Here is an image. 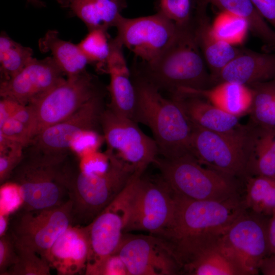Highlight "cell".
<instances>
[{"mask_svg": "<svg viewBox=\"0 0 275 275\" xmlns=\"http://www.w3.org/2000/svg\"><path fill=\"white\" fill-rule=\"evenodd\" d=\"M173 194L171 221L152 235L167 246L182 269L197 252L219 240L245 208L239 196L223 201H199Z\"/></svg>", "mask_w": 275, "mask_h": 275, "instance_id": "obj_1", "label": "cell"}, {"mask_svg": "<svg viewBox=\"0 0 275 275\" xmlns=\"http://www.w3.org/2000/svg\"><path fill=\"white\" fill-rule=\"evenodd\" d=\"M69 154L45 153L30 146L24 148L22 159L7 180L19 187L23 201L20 209H47L70 200L71 182L77 169Z\"/></svg>", "mask_w": 275, "mask_h": 275, "instance_id": "obj_2", "label": "cell"}, {"mask_svg": "<svg viewBox=\"0 0 275 275\" xmlns=\"http://www.w3.org/2000/svg\"><path fill=\"white\" fill-rule=\"evenodd\" d=\"M136 93L133 120L147 126L161 157L173 159L190 154L193 123L173 98L164 97L154 86L134 73Z\"/></svg>", "mask_w": 275, "mask_h": 275, "instance_id": "obj_3", "label": "cell"}, {"mask_svg": "<svg viewBox=\"0 0 275 275\" xmlns=\"http://www.w3.org/2000/svg\"><path fill=\"white\" fill-rule=\"evenodd\" d=\"M134 73L161 90L174 94L182 88L206 89L213 86L210 72L196 40L193 23L179 27L167 49L155 61L142 62Z\"/></svg>", "mask_w": 275, "mask_h": 275, "instance_id": "obj_4", "label": "cell"}, {"mask_svg": "<svg viewBox=\"0 0 275 275\" xmlns=\"http://www.w3.org/2000/svg\"><path fill=\"white\" fill-rule=\"evenodd\" d=\"M107 170L91 173L77 169L71 182L73 225L90 224L116 198L136 173L112 151Z\"/></svg>", "mask_w": 275, "mask_h": 275, "instance_id": "obj_5", "label": "cell"}, {"mask_svg": "<svg viewBox=\"0 0 275 275\" xmlns=\"http://www.w3.org/2000/svg\"><path fill=\"white\" fill-rule=\"evenodd\" d=\"M153 163L175 194L199 201H223L238 196L235 179L200 164L190 154L173 159L157 156Z\"/></svg>", "mask_w": 275, "mask_h": 275, "instance_id": "obj_6", "label": "cell"}, {"mask_svg": "<svg viewBox=\"0 0 275 275\" xmlns=\"http://www.w3.org/2000/svg\"><path fill=\"white\" fill-rule=\"evenodd\" d=\"M189 153L200 164L236 179L247 176L248 127L231 132L208 130L193 124Z\"/></svg>", "mask_w": 275, "mask_h": 275, "instance_id": "obj_7", "label": "cell"}, {"mask_svg": "<svg viewBox=\"0 0 275 275\" xmlns=\"http://www.w3.org/2000/svg\"><path fill=\"white\" fill-rule=\"evenodd\" d=\"M135 185V180H131L108 206L85 226L89 243L85 274L93 275L102 262L117 252L129 220Z\"/></svg>", "mask_w": 275, "mask_h": 275, "instance_id": "obj_8", "label": "cell"}, {"mask_svg": "<svg viewBox=\"0 0 275 275\" xmlns=\"http://www.w3.org/2000/svg\"><path fill=\"white\" fill-rule=\"evenodd\" d=\"M13 214L7 232L15 242L44 258L57 239L72 225L70 200L47 209H20Z\"/></svg>", "mask_w": 275, "mask_h": 275, "instance_id": "obj_9", "label": "cell"}, {"mask_svg": "<svg viewBox=\"0 0 275 275\" xmlns=\"http://www.w3.org/2000/svg\"><path fill=\"white\" fill-rule=\"evenodd\" d=\"M100 91L93 76L86 70L67 77L28 105L35 118L36 136L71 116Z\"/></svg>", "mask_w": 275, "mask_h": 275, "instance_id": "obj_10", "label": "cell"}, {"mask_svg": "<svg viewBox=\"0 0 275 275\" xmlns=\"http://www.w3.org/2000/svg\"><path fill=\"white\" fill-rule=\"evenodd\" d=\"M115 27L117 30L116 39L145 63L157 59L179 30L174 22L158 11L154 15L132 18L121 15Z\"/></svg>", "mask_w": 275, "mask_h": 275, "instance_id": "obj_11", "label": "cell"}, {"mask_svg": "<svg viewBox=\"0 0 275 275\" xmlns=\"http://www.w3.org/2000/svg\"><path fill=\"white\" fill-rule=\"evenodd\" d=\"M100 126L108 150L136 172L143 174L157 157L159 151L155 140L145 134L132 119L120 116L108 107L102 114Z\"/></svg>", "mask_w": 275, "mask_h": 275, "instance_id": "obj_12", "label": "cell"}, {"mask_svg": "<svg viewBox=\"0 0 275 275\" xmlns=\"http://www.w3.org/2000/svg\"><path fill=\"white\" fill-rule=\"evenodd\" d=\"M268 217L245 211L221 239L225 248L235 259L245 275L258 274L263 259L269 255Z\"/></svg>", "mask_w": 275, "mask_h": 275, "instance_id": "obj_13", "label": "cell"}, {"mask_svg": "<svg viewBox=\"0 0 275 275\" xmlns=\"http://www.w3.org/2000/svg\"><path fill=\"white\" fill-rule=\"evenodd\" d=\"M174 207V194L161 178L154 180L141 175L136 182L125 232H160L171 221Z\"/></svg>", "mask_w": 275, "mask_h": 275, "instance_id": "obj_14", "label": "cell"}, {"mask_svg": "<svg viewBox=\"0 0 275 275\" xmlns=\"http://www.w3.org/2000/svg\"><path fill=\"white\" fill-rule=\"evenodd\" d=\"M103 97L100 91L70 117L41 131L29 146L48 153H69L82 135L100 125Z\"/></svg>", "mask_w": 275, "mask_h": 275, "instance_id": "obj_15", "label": "cell"}, {"mask_svg": "<svg viewBox=\"0 0 275 275\" xmlns=\"http://www.w3.org/2000/svg\"><path fill=\"white\" fill-rule=\"evenodd\" d=\"M116 253L130 275H173L181 269L167 246L152 235L124 233Z\"/></svg>", "mask_w": 275, "mask_h": 275, "instance_id": "obj_16", "label": "cell"}, {"mask_svg": "<svg viewBox=\"0 0 275 275\" xmlns=\"http://www.w3.org/2000/svg\"><path fill=\"white\" fill-rule=\"evenodd\" d=\"M64 75L52 57L33 58L19 73L1 82V97L28 105L64 80Z\"/></svg>", "mask_w": 275, "mask_h": 275, "instance_id": "obj_17", "label": "cell"}, {"mask_svg": "<svg viewBox=\"0 0 275 275\" xmlns=\"http://www.w3.org/2000/svg\"><path fill=\"white\" fill-rule=\"evenodd\" d=\"M89 253L85 227L71 225L57 239L45 258L58 274L73 275L85 270Z\"/></svg>", "mask_w": 275, "mask_h": 275, "instance_id": "obj_18", "label": "cell"}, {"mask_svg": "<svg viewBox=\"0 0 275 275\" xmlns=\"http://www.w3.org/2000/svg\"><path fill=\"white\" fill-rule=\"evenodd\" d=\"M275 79V53L243 50L215 78L214 86L224 81L251 86Z\"/></svg>", "mask_w": 275, "mask_h": 275, "instance_id": "obj_19", "label": "cell"}, {"mask_svg": "<svg viewBox=\"0 0 275 275\" xmlns=\"http://www.w3.org/2000/svg\"><path fill=\"white\" fill-rule=\"evenodd\" d=\"M194 36L213 81L219 72L243 48L230 44L213 33L206 7H195L193 21Z\"/></svg>", "mask_w": 275, "mask_h": 275, "instance_id": "obj_20", "label": "cell"}, {"mask_svg": "<svg viewBox=\"0 0 275 275\" xmlns=\"http://www.w3.org/2000/svg\"><path fill=\"white\" fill-rule=\"evenodd\" d=\"M107 73L110 75L108 107L115 113L133 120L136 93L122 46L113 47L107 62Z\"/></svg>", "mask_w": 275, "mask_h": 275, "instance_id": "obj_21", "label": "cell"}, {"mask_svg": "<svg viewBox=\"0 0 275 275\" xmlns=\"http://www.w3.org/2000/svg\"><path fill=\"white\" fill-rule=\"evenodd\" d=\"M179 103L190 121L202 128L218 132H231L243 127L239 118L229 114L199 96L175 94L172 97Z\"/></svg>", "mask_w": 275, "mask_h": 275, "instance_id": "obj_22", "label": "cell"}, {"mask_svg": "<svg viewBox=\"0 0 275 275\" xmlns=\"http://www.w3.org/2000/svg\"><path fill=\"white\" fill-rule=\"evenodd\" d=\"M191 95L203 98L232 115L239 117L251 112L254 90L249 86L224 81L206 89L182 88L174 94Z\"/></svg>", "mask_w": 275, "mask_h": 275, "instance_id": "obj_23", "label": "cell"}, {"mask_svg": "<svg viewBox=\"0 0 275 275\" xmlns=\"http://www.w3.org/2000/svg\"><path fill=\"white\" fill-rule=\"evenodd\" d=\"M71 16L80 19L88 31L96 28L108 30L115 27L126 0H56Z\"/></svg>", "mask_w": 275, "mask_h": 275, "instance_id": "obj_24", "label": "cell"}, {"mask_svg": "<svg viewBox=\"0 0 275 275\" xmlns=\"http://www.w3.org/2000/svg\"><path fill=\"white\" fill-rule=\"evenodd\" d=\"M248 127L246 176L275 177V126Z\"/></svg>", "mask_w": 275, "mask_h": 275, "instance_id": "obj_25", "label": "cell"}, {"mask_svg": "<svg viewBox=\"0 0 275 275\" xmlns=\"http://www.w3.org/2000/svg\"><path fill=\"white\" fill-rule=\"evenodd\" d=\"M221 239L197 252L182 269L193 275H245Z\"/></svg>", "mask_w": 275, "mask_h": 275, "instance_id": "obj_26", "label": "cell"}, {"mask_svg": "<svg viewBox=\"0 0 275 275\" xmlns=\"http://www.w3.org/2000/svg\"><path fill=\"white\" fill-rule=\"evenodd\" d=\"M39 47L43 52H51V57L67 77L84 72L89 64L78 44L62 39L57 30L48 31L40 39Z\"/></svg>", "mask_w": 275, "mask_h": 275, "instance_id": "obj_27", "label": "cell"}, {"mask_svg": "<svg viewBox=\"0 0 275 275\" xmlns=\"http://www.w3.org/2000/svg\"><path fill=\"white\" fill-rule=\"evenodd\" d=\"M196 6L211 4L245 19L250 31L269 47L275 48V31L257 11L251 0H194Z\"/></svg>", "mask_w": 275, "mask_h": 275, "instance_id": "obj_28", "label": "cell"}, {"mask_svg": "<svg viewBox=\"0 0 275 275\" xmlns=\"http://www.w3.org/2000/svg\"><path fill=\"white\" fill-rule=\"evenodd\" d=\"M242 200L245 208L257 214L270 217L275 213V177L248 176Z\"/></svg>", "mask_w": 275, "mask_h": 275, "instance_id": "obj_29", "label": "cell"}, {"mask_svg": "<svg viewBox=\"0 0 275 275\" xmlns=\"http://www.w3.org/2000/svg\"><path fill=\"white\" fill-rule=\"evenodd\" d=\"M33 51L14 41L5 32L0 35L1 82L8 80L22 70L31 61Z\"/></svg>", "mask_w": 275, "mask_h": 275, "instance_id": "obj_30", "label": "cell"}, {"mask_svg": "<svg viewBox=\"0 0 275 275\" xmlns=\"http://www.w3.org/2000/svg\"><path fill=\"white\" fill-rule=\"evenodd\" d=\"M107 29L96 28L88 33L77 44L89 64L95 66L99 73L107 72L108 60L112 48V39Z\"/></svg>", "mask_w": 275, "mask_h": 275, "instance_id": "obj_31", "label": "cell"}, {"mask_svg": "<svg viewBox=\"0 0 275 275\" xmlns=\"http://www.w3.org/2000/svg\"><path fill=\"white\" fill-rule=\"evenodd\" d=\"M254 90L251 109L255 124L265 127L275 126V91L273 79L250 86Z\"/></svg>", "mask_w": 275, "mask_h": 275, "instance_id": "obj_32", "label": "cell"}, {"mask_svg": "<svg viewBox=\"0 0 275 275\" xmlns=\"http://www.w3.org/2000/svg\"><path fill=\"white\" fill-rule=\"evenodd\" d=\"M211 26L217 38L234 46L243 43L250 31L245 19L225 11H220L211 23Z\"/></svg>", "mask_w": 275, "mask_h": 275, "instance_id": "obj_33", "label": "cell"}, {"mask_svg": "<svg viewBox=\"0 0 275 275\" xmlns=\"http://www.w3.org/2000/svg\"><path fill=\"white\" fill-rule=\"evenodd\" d=\"M17 258L7 275H50L47 261L34 251L15 243Z\"/></svg>", "mask_w": 275, "mask_h": 275, "instance_id": "obj_34", "label": "cell"}, {"mask_svg": "<svg viewBox=\"0 0 275 275\" xmlns=\"http://www.w3.org/2000/svg\"><path fill=\"white\" fill-rule=\"evenodd\" d=\"M193 7L191 0H159L158 12L177 26L183 28L193 23Z\"/></svg>", "mask_w": 275, "mask_h": 275, "instance_id": "obj_35", "label": "cell"}, {"mask_svg": "<svg viewBox=\"0 0 275 275\" xmlns=\"http://www.w3.org/2000/svg\"><path fill=\"white\" fill-rule=\"evenodd\" d=\"M0 133L24 148L31 143L34 138L31 129L14 118L9 119L0 126Z\"/></svg>", "mask_w": 275, "mask_h": 275, "instance_id": "obj_36", "label": "cell"}, {"mask_svg": "<svg viewBox=\"0 0 275 275\" xmlns=\"http://www.w3.org/2000/svg\"><path fill=\"white\" fill-rule=\"evenodd\" d=\"M22 199L18 186L7 181L0 188V215L9 216L22 207Z\"/></svg>", "mask_w": 275, "mask_h": 275, "instance_id": "obj_37", "label": "cell"}, {"mask_svg": "<svg viewBox=\"0 0 275 275\" xmlns=\"http://www.w3.org/2000/svg\"><path fill=\"white\" fill-rule=\"evenodd\" d=\"M24 148L14 147L0 151V183L3 184L9 179L12 172L23 157Z\"/></svg>", "mask_w": 275, "mask_h": 275, "instance_id": "obj_38", "label": "cell"}, {"mask_svg": "<svg viewBox=\"0 0 275 275\" xmlns=\"http://www.w3.org/2000/svg\"><path fill=\"white\" fill-rule=\"evenodd\" d=\"M79 169L91 173H101L105 172L110 163L108 152L105 153L97 150L88 153L80 157Z\"/></svg>", "mask_w": 275, "mask_h": 275, "instance_id": "obj_39", "label": "cell"}, {"mask_svg": "<svg viewBox=\"0 0 275 275\" xmlns=\"http://www.w3.org/2000/svg\"><path fill=\"white\" fill-rule=\"evenodd\" d=\"M17 258L14 240L7 232L0 236V274L7 275L9 269L14 264Z\"/></svg>", "mask_w": 275, "mask_h": 275, "instance_id": "obj_40", "label": "cell"}, {"mask_svg": "<svg viewBox=\"0 0 275 275\" xmlns=\"http://www.w3.org/2000/svg\"><path fill=\"white\" fill-rule=\"evenodd\" d=\"M93 275H130L125 264L117 253L106 258Z\"/></svg>", "mask_w": 275, "mask_h": 275, "instance_id": "obj_41", "label": "cell"}, {"mask_svg": "<svg viewBox=\"0 0 275 275\" xmlns=\"http://www.w3.org/2000/svg\"><path fill=\"white\" fill-rule=\"evenodd\" d=\"M254 7L275 31V0H251Z\"/></svg>", "mask_w": 275, "mask_h": 275, "instance_id": "obj_42", "label": "cell"}, {"mask_svg": "<svg viewBox=\"0 0 275 275\" xmlns=\"http://www.w3.org/2000/svg\"><path fill=\"white\" fill-rule=\"evenodd\" d=\"M24 105L13 100L1 98L0 101V126L12 118Z\"/></svg>", "mask_w": 275, "mask_h": 275, "instance_id": "obj_43", "label": "cell"}, {"mask_svg": "<svg viewBox=\"0 0 275 275\" xmlns=\"http://www.w3.org/2000/svg\"><path fill=\"white\" fill-rule=\"evenodd\" d=\"M260 271L264 275H275V254H270L262 261Z\"/></svg>", "mask_w": 275, "mask_h": 275, "instance_id": "obj_44", "label": "cell"}, {"mask_svg": "<svg viewBox=\"0 0 275 275\" xmlns=\"http://www.w3.org/2000/svg\"><path fill=\"white\" fill-rule=\"evenodd\" d=\"M269 255L275 254V213L269 217L267 226Z\"/></svg>", "mask_w": 275, "mask_h": 275, "instance_id": "obj_45", "label": "cell"}, {"mask_svg": "<svg viewBox=\"0 0 275 275\" xmlns=\"http://www.w3.org/2000/svg\"><path fill=\"white\" fill-rule=\"evenodd\" d=\"M9 222V216L0 215V236L4 235L7 232Z\"/></svg>", "mask_w": 275, "mask_h": 275, "instance_id": "obj_46", "label": "cell"}, {"mask_svg": "<svg viewBox=\"0 0 275 275\" xmlns=\"http://www.w3.org/2000/svg\"><path fill=\"white\" fill-rule=\"evenodd\" d=\"M29 3L31 4L33 6L38 7L42 8L46 6L44 2L41 0H26Z\"/></svg>", "mask_w": 275, "mask_h": 275, "instance_id": "obj_47", "label": "cell"}, {"mask_svg": "<svg viewBox=\"0 0 275 275\" xmlns=\"http://www.w3.org/2000/svg\"><path fill=\"white\" fill-rule=\"evenodd\" d=\"M273 84H274V91H275V79H273Z\"/></svg>", "mask_w": 275, "mask_h": 275, "instance_id": "obj_48", "label": "cell"}]
</instances>
